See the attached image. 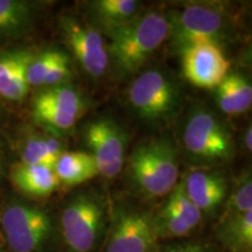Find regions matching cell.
<instances>
[{
    "label": "cell",
    "mask_w": 252,
    "mask_h": 252,
    "mask_svg": "<svg viewBox=\"0 0 252 252\" xmlns=\"http://www.w3.org/2000/svg\"><path fill=\"white\" fill-rule=\"evenodd\" d=\"M86 111V102L67 84L46 87L32 99V115L37 124L53 132L69 131Z\"/></svg>",
    "instance_id": "9"
},
{
    "label": "cell",
    "mask_w": 252,
    "mask_h": 252,
    "mask_svg": "<svg viewBox=\"0 0 252 252\" xmlns=\"http://www.w3.org/2000/svg\"><path fill=\"white\" fill-rule=\"evenodd\" d=\"M64 152L58 139L43 135H32L25 141L21 150V163L40 165L54 168L59 157Z\"/></svg>",
    "instance_id": "21"
},
{
    "label": "cell",
    "mask_w": 252,
    "mask_h": 252,
    "mask_svg": "<svg viewBox=\"0 0 252 252\" xmlns=\"http://www.w3.org/2000/svg\"><path fill=\"white\" fill-rule=\"evenodd\" d=\"M11 179L23 193L35 197L48 196L60 185L54 168L40 165H15L11 171Z\"/></svg>",
    "instance_id": "16"
},
{
    "label": "cell",
    "mask_w": 252,
    "mask_h": 252,
    "mask_svg": "<svg viewBox=\"0 0 252 252\" xmlns=\"http://www.w3.org/2000/svg\"><path fill=\"white\" fill-rule=\"evenodd\" d=\"M179 91L165 72L149 70L139 75L128 88V103L145 122L165 123L179 109Z\"/></svg>",
    "instance_id": "5"
},
{
    "label": "cell",
    "mask_w": 252,
    "mask_h": 252,
    "mask_svg": "<svg viewBox=\"0 0 252 252\" xmlns=\"http://www.w3.org/2000/svg\"><path fill=\"white\" fill-rule=\"evenodd\" d=\"M158 241L151 214L122 207L113 214L100 252H157Z\"/></svg>",
    "instance_id": "8"
},
{
    "label": "cell",
    "mask_w": 252,
    "mask_h": 252,
    "mask_svg": "<svg viewBox=\"0 0 252 252\" xmlns=\"http://www.w3.org/2000/svg\"><path fill=\"white\" fill-rule=\"evenodd\" d=\"M62 35L84 71L93 77L105 74L110 63L108 46L102 35L76 18L64 17L60 21Z\"/></svg>",
    "instance_id": "10"
},
{
    "label": "cell",
    "mask_w": 252,
    "mask_h": 252,
    "mask_svg": "<svg viewBox=\"0 0 252 252\" xmlns=\"http://www.w3.org/2000/svg\"><path fill=\"white\" fill-rule=\"evenodd\" d=\"M249 212H252V181L250 174L245 175L243 180L238 182L237 187L230 195L222 216L237 215Z\"/></svg>",
    "instance_id": "25"
},
{
    "label": "cell",
    "mask_w": 252,
    "mask_h": 252,
    "mask_svg": "<svg viewBox=\"0 0 252 252\" xmlns=\"http://www.w3.org/2000/svg\"><path fill=\"white\" fill-rule=\"evenodd\" d=\"M32 56L25 49L0 55V96L12 102H20L26 97L30 90L27 65Z\"/></svg>",
    "instance_id": "14"
},
{
    "label": "cell",
    "mask_w": 252,
    "mask_h": 252,
    "mask_svg": "<svg viewBox=\"0 0 252 252\" xmlns=\"http://www.w3.org/2000/svg\"><path fill=\"white\" fill-rule=\"evenodd\" d=\"M160 252H215L213 249H210L207 245L201 243H176L168 245Z\"/></svg>",
    "instance_id": "26"
},
{
    "label": "cell",
    "mask_w": 252,
    "mask_h": 252,
    "mask_svg": "<svg viewBox=\"0 0 252 252\" xmlns=\"http://www.w3.org/2000/svg\"><path fill=\"white\" fill-rule=\"evenodd\" d=\"M230 62L216 43H197L182 50V69L191 84L213 89L228 75Z\"/></svg>",
    "instance_id": "12"
},
{
    "label": "cell",
    "mask_w": 252,
    "mask_h": 252,
    "mask_svg": "<svg viewBox=\"0 0 252 252\" xmlns=\"http://www.w3.org/2000/svg\"><path fill=\"white\" fill-rule=\"evenodd\" d=\"M216 236L229 252H252V212L220 217Z\"/></svg>",
    "instance_id": "17"
},
{
    "label": "cell",
    "mask_w": 252,
    "mask_h": 252,
    "mask_svg": "<svg viewBox=\"0 0 252 252\" xmlns=\"http://www.w3.org/2000/svg\"><path fill=\"white\" fill-rule=\"evenodd\" d=\"M54 172L60 184L76 186L98 174L94 159L86 152H63L54 165Z\"/></svg>",
    "instance_id": "19"
},
{
    "label": "cell",
    "mask_w": 252,
    "mask_h": 252,
    "mask_svg": "<svg viewBox=\"0 0 252 252\" xmlns=\"http://www.w3.org/2000/svg\"><path fill=\"white\" fill-rule=\"evenodd\" d=\"M91 8L100 23L111 31L137 18L139 2L134 0H98L91 2Z\"/></svg>",
    "instance_id": "20"
},
{
    "label": "cell",
    "mask_w": 252,
    "mask_h": 252,
    "mask_svg": "<svg viewBox=\"0 0 252 252\" xmlns=\"http://www.w3.org/2000/svg\"><path fill=\"white\" fill-rule=\"evenodd\" d=\"M2 234L12 252H43L54 232L49 214L33 204L13 202L0 217Z\"/></svg>",
    "instance_id": "4"
},
{
    "label": "cell",
    "mask_w": 252,
    "mask_h": 252,
    "mask_svg": "<svg viewBox=\"0 0 252 252\" xmlns=\"http://www.w3.org/2000/svg\"><path fill=\"white\" fill-rule=\"evenodd\" d=\"M106 210L98 195L83 193L63 208L60 229L68 252H94L105 234Z\"/></svg>",
    "instance_id": "3"
},
{
    "label": "cell",
    "mask_w": 252,
    "mask_h": 252,
    "mask_svg": "<svg viewBox=\"0 0 252 252\" xmlns=\"http://www.w3.org/2000/svg\"><path fill=\"white\" fill-rule=\"evenodd\" d=\"M168 21V37L181 52L197 43L220 45L226 27L224 12L217 6L204 4L186 6Z\"/></svg>",
    "instance_id": "7"
},
{
    "label": "cell",
    "mask_w": 252,
    "mask_h": 252,
    "mask_svg": "<svg viewBox=\"0 0 252 252\" xmlns=\"http://www.w3.org/2000/svg\"><path fill=\"white\" fill-rule=\"evenodd\" d=\"M109 33L110 59L123 74L131 75L168 39L169 21L166 15L150 12Z\"/></svg>",
    "instance_id": "1"
},
{
    "label": "cell",
    "mask_w": 252,
    "mask_h": 252,
    "mask_svg": "<svg viewBox=\"0 0 252 252\" xmlns=\"http://www.w3.org/2000/svg\"><path fill=\"white\" fill-rule=\"evenodd\" d=\"M251 135H252V128H251V126H249V127L247 128V131H245V134H244V145L249 152H251V150H252Z\"/></svg>",
    "instance_id": "27"
},
{
    "label": "cell",
    "mask_w": 252,
    "mask_h": 252,
    "mask_svg": "<svg viewBox=\"0 0 252 252\" xmlns=\"http://www.w3.org/2000/svg\"><path fill=\"white\" fill-rule=\"evenodd\" d=\"M185 149L193 159L220 162L234 156V141L224 123L206 110L189 116L184 131Z\"/></svg>",
    "instance_id": "6"
},
{
    "label": "cell",
    "mask_w": 252,
    "mask_h": 252,
    "mask_svg": "<svg viewBox=\"0 0 252 252\" xmlns=\"http://www.w3.org/2000/svg\"><path fill=\"white\" fill-rule=\"evenodd\" d=\"M36 2L0 0V43L18 39L33 27L37 15Z\"/></svg>",
    "instance_id": "15"
},
{
    "label": "cell",
    "mask_w": 252,
    "mask_h": 252,
    "mask_svg": "<svg viewBox=\"0 0 252 252\" xmlns=\"http://www.w3.org/2000/svg\"><path fill=\"white\" fill-rule=\"evenodd\" d=\"M153 224L158 239L182 238L194 230V228H191L180 216L176 215L166 206H162L159 213L153 216Z\"/></svg>",
    "instance_id": "23"
},
{
    "label": "cell",
    "mask_w": 252,
    "mask_h": 252,
    "mask_svg": "<svg viewBox=\"0 0 252 252\" xmlns=\"http://www.w3.org/2000/svg\"><path fill=\"white\" fill-rule=\"evenodd\" d=\"M84 139L98 174L108 179L117 176L125 161L126 137L122 128L110 119H98L87 126Z\"/></svg>",
    "instance_id": "11"
},
{
    "label": "cell",
    "mask_w": 252,
    "mask_h": 252,
    "mask_svg": "<svg viewBox=\"0 0 252 252\" xmlns=\"http://www.w3.org/2000/svg\"><path fill=\"white\" fill-rule=\"evenodd\" d=\"M184 186L188 197L202 215L216 210L226 196V181L219 172L191 171L184 180Z\"/></svg>",
    "instance_id": "13"
},
{
    "label": "cell",
    "mask_w": 252,
    "mask_h": 252,
    "mask_svg": "<svg viewBox=\"0 0 252 252\" xmlns=\"http://www.w3.org/2000/svg\"><path fill=\"white\" fill-rule=\"evenodd\" d=\"M67 56L58 49H47L36 55L33 54L27 65V82L30 88L43 87L50 70Z\"/></svg>",
    "instance_id": "22"
},
{
    "label": "cell",
    "mask_w": 252,
    "mask_h": 252,
    "mask_svg": "<svg viewBox=\"0 0 252 252\" xmlns=\"http://www.w3.org/2000/svg\"><path fill=\"white\" fill-rule=\"evenodd\" d=\"M163 206L173 210L176 215L180 216L186 223H188L194 229L202 220V213L197 209V207L188 197L185 190L184 181L176 184L174 189L168 194V198Z\"/></svg>",
    "instance_id": "24"
},
{
    "label": "cell",
    "mask_w": 252,
    "mask_h": 252,
    "mask_svg": "<svg viewBox=\"0 0 252 252\" xmlns=\"http://www.w3.org/2000/svg\"><path fill=\"white\" fill-rule=\"evenodd\" d=\"M0 252H1V244H0Z\"/></svg>",
    "instance_id": "28"
},
{
    "label": "cell",
    "mask_w": 252,
    "mask_h": 252,
    "mask_svg": "<svg viewBox=\"0 0 252 252\" xmlns=\"http://www.w3.org/2000/svg\"><path fill=\"white\" fill-rule=\"evenodd\" d=\"M220 109L226 115H238L248 111L252 104L250 82L239 74H228L216 88Z\"/></svg>",
    "instance_id": "18"
},
{
    "label": "cell",
    "mask_w": 252,
    "mask_h": 252,
    "mask_svg": "<svg viewBox=\"0 0 252 252\" xmlns=\"http://www.w3.org/2000/svg\"><path fill=\"white\" fill-rule=\"evenodd\" d=\"M128 175L146 197L168 195L178 184L179 162L173 144L166 138L139 145L128 160Z\"/></svg>",
    "instance_id": "2"
}]
</instances>
